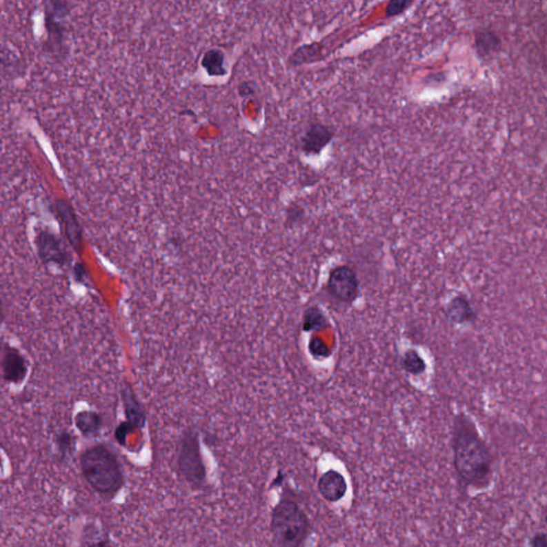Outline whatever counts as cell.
I'll use <instances>...</instances> for the list:
<instances>
[{"instance_id": "8992f818", "label": "cell", "mask_w": 547, "mask_h": 547, "mask_svg": "<svg viewBox=\"0 0 547 547\" xmlns=\"http://www.w3.org/2000/svg\"><path fill=\"white\" fill-rule=\"evenodd\" d=\"M357 272L348 266H340L330 272L327 289L335 299L344 303H352L359 294Z\"/></svg>"}, {"instance_id": "2e32d148", "label": "cell", "mask_w": 547, "mask_h": 547, "mask_svg": "<svg viewBox=\"0 0 547 547\" xmlns=\"http://www.w3.org/2000/svg\"><path fill=\"white\" fill-rule=\"evenodd\" d=\"M320 43H311V44H306V46H301L297 48L293 54L290 56L289 63L293 67H299L301 64L309 63V62L315 61L319 59L321 56Z\"/></svg>"}, {"instance_id": "4316f807", "label": "cell", "mask_w": 547, "mask_h": 547, "mask_svg": "<svg viewBox=\"0 0 547 547\" xmlns=\"http://www.w3.org/2000/svg\"><path fill=\"white\" fill-rule=\"evenodd\" d=\"M3 348H5V346H3L1 339H0V352H3Z\"/></svg>"}, {"instance_id": "6da1fadb", "label": "cell", "mask_w": 547, "mask_h": 547, "mask_svg": "<svg viewBox=\"0 0 547 547\" xmlns=\"http://www.w3.org/2000/svg\"><path fill=\"white\" fill-rule=\"evenodd\" d=\"M451 446L459 480L476 490L488 488L493 479V459L474 422L464 412L455 416Z\"/></svg>"}, {"instance_id": "9a60e30c", "label": "cell", "mask_w": 547, "mask_h": 547, "mask_svg": "<svg viewBox=\"0 0 547 547\" xmlns=\"http://www.w3.org/2000/svg\"><path fill=\"white\" fill-rule=\"evenodd\" d=\"M123 401L128 424L133 428H140L145 422V415L142 412L141 408H140L139 404L136 401L134 393L132 392L130 387L123 390Z\"/></svg>"}, {"instance_id": "5bb4252c", "label": "cell", "mask_w": 547, "mask_h": 547, "mask_svg": "<svg viewBox=\"0 0 547 547\" xmlns=\"http://www.w3.org/2000/svg\"><path fill=\"white\" fill-rule=\"evenodd\" d=\"M225 61L226 56L223 50L211 48L202 56L201 67L211 77H223L227 75Z\"/></svg>"}, {"instance_id": "e0dca14e", "label": "cell", "mask_w": 547, "mask_h": 547, "mask_svg": "<svg viewBox=\"0 0 547 547\" xmlns=\"http://www.w3.org/2000/svg\"><path fill=\"white\" fill-rule=\"evenodd\" d=\"M401 366L403 370L412 375H424L426 370V364L424 358L421 357L414 348H410L401 357Z\"/></svg>"}, {"instance_id": "603a6c76", "label": "cell", "mask_w": 547, "mask_h": 547, "mask_svg": "<svg viewBox=\"0 0 547 547\" xmlns=\"http://www.w3.org/2000/svg\"><path fill=\"white\" fill-rule=\"evenodd\" d=\"M529 545L530 547H547L546 533L544 531H541V533L533 535Z\"/></svg>"}, {"instance_id": "484cf974", "label": "cell", "mask_w": 547, "mask_h": 547, "mask_svg": "<svg viewBox=\"0 0 547 547\" xmlns=\"http://www.w3.org/2000/svg\"><path fill=\"white\" fill-rule=\"evenodd\" d=\"M5 320V307H3V299L0 297V324Z\"/></svg>"}, {"instance_id": "44dd1931", "label": "cell", "mask_w": 547, "mask_h": 547, "mask_svg": "<svg viewBox=\"0 0 547 547\" xmlns=\"http://www.w3.org/2000/svg\"><path fill=\"white\" fill-rule=\"evenodd\" d=\"M309 350H310V353L312 354L315 357L318 358L328 357L330 353H332L330 348L325 344L322 339L317 338V337H315V338L311 340Z\"/></svg>"}, {"instance_id": "ffe728a7", "label": "cell", "mask_w": 547, "mask_h": 547, "mask_svg": "<svg viewBox=\"0 0 547 547\" xmlns=\"http://www.w3.org/2000/svg\"><path fill=\"white\" fill-rule=\"evenodd\" d=\"M412 1L410 0H392L387 5L386 17H395L406 12L408 8L412 7Z\"/></svg>"}, {"instance_id": "d4e9b609", "label": "cell", "mask_w": 547, "mask_h": 547, "mask_svg": "<svg viewBox=\"0 0 547 547\" xmlns=\"http://www.w3.org/2000/svg\"><path fill=\"white\" fill-rule=\"evenodd\" d=\"M239 95L242 97H248V95H254V89L251 88L250 86L247 85L246 83L241 85L239 89Z\"/></svg>"}, {"instance_id": "7402d4cb", "label": "cell", "mask_w": 547, "mask_h": 547, "mask_svg": "<svg viewBox=\"0 0 547 547\" xmlns=\"http://www.w3.org/2000/svg\"><path fill=\"white\" fill-rule=\"evenodd\" d=\"M132 428L133 426H130V424H122L117 428L115 436H116L117 441L120 445L123 446L126 444V436L132 431Z\"/></svg>"}, {"instance_id": "30bf717a", "label": "cell", "mask_w": 547, "mask_h": 547, "mask_svg": "<svg viewBox=\"0 0 547 547\" xmlns=\"http://www.w3.org/2000/svg\"><path fill=\"white\" fill-rule=\"evenodd\" d=\"M348 488L346 477L335 469L324 473L318 481L319 492L327 501L337 502L341 500L348 493Z\"/></svg>"}, {"instance_id": "ac0fdd59", "label": "cell", "mask_w": 547, "mask_h": 547, "mask_svg": "<svg viewBox=\"0 0 547 547\" xmlns=\"http://www.w3.org/2000/svg\"><path fill=\"white\" fill-rule=\"evenodd\" d=\"M54 444L61 459H67L75 451L76 437L72 432L61 431L54 437Z\"/></svg>"}, {"instance_id": "9c48e42d", "label": "cell", "mask_w": 547, "mask_h": 547, "mask_svg": "<svg viewBox=\"0 0 547 547\" xmlns=\"http://www.w3.org/2000/svg\"><path fill=\"white\" fill-rule=\"evenodd\" d=\"M56 210L70 245L76 252H81L83 248V230L73 208L69 202L60 199L56 202Z\"/></svg>"}, {"instance_id": "3957f363", "label": "cell", "mask_w": 547, "mask_h": 547, "mask_svg": "<svg viewBox=\"0 0 547 547\" xmlns=\"http://www.w3.org/2000/svg\"><path fill=\"white\" fill-rule=\"evenodd\" d=\"M270 529L279 547H301L310 531V523L297 502L282 500L272 511Z\"/></svg>"}, {"instance_id": "7c38bea8", "label": "cell", "mask_w": 547, "mask_h": 547, "mask_svg": "<svg viewBox=\"0 0 547 547\" xmlns=\"http://www.w3.org/2000/svg\"><path fill=\"white\" fill-rule=\"evenodd\" d=\"M475 46L481 58L490 57L501 50V38L492 29L479 28L475 31Z\"/></svg>"}, {"instance_id": "5b68a950", "label": "cell", "mask_w": 547, "mask_h": 547, "mask_svg": "<svg viewBox=\"0 0 547 547\" xmlns=\"http://www.w3.org/2000/svg\"><path fill=\"white\" fill-rule=\"evenodd\" d=\"M179 468L185 479L195 486H200L206 479V468L200 455L196 436H185L181 445Z\"/></svg>"}, {"instance_id": "277c9868", "label": "cell", "mask_w": 547, "mask_h": 547, "mask_svg": "<svg viewBox=\"0 0 547 547\" xmlns=\"http://www.w3.org/2000/svg\"><path fill=\"white\" fill-rule=\"evenodd\" d=\"M37 252L44 264L67 266L72 262V255L63 239L48 230L38 231L36 235Z\"/></svg>"}, {"instance_id": "cb8c5ba5", "label": "cell", "mask_w": 547, "mask_h": 547, "mask_svg": "<svg viewBox=\"0 0 547 547\" xmlns=\"http://www.w3.org/2000/svg\"><path fill=\"white\" fill-rule=\"evenodd\" d=\"M74 276H75L76 281L81 282L86 279V270L83 264H75V266H74Z\"/></svg>"}, {"instance_id": "7a4b0ae2", "label": "cell", "mask_w": 547, "mask_h": 547, "mask_svg": "<svg viewBox=\"0 0 547 547\" xmlns=\"http://www.w3.org/2000/svg\"><path fill=\"white\" fill-rule=\"evenodd\" d=\"M81 468L89 486L101 495H115L121 488V469L114 453L104 446H95L83 451Z\"/></svg>"}, {"instance_id": "d6986e66", "label": "cell", "mask_w": 547, "mask_h": 547, "mask_svg": "<svg viewBox=\"0 0 547 547\" xmlns=\"http://www.w3.org/2000/svg\"><path fill=\"white\" fill-rule=\"evenodd\" d=\"M326 324L325 319L320 309L317 307L308 309L305 313V322H304V330H311L319 327H324Z\"/></svg>"}, {"instance_id": "ba28073f", "label": "cell", "mask_w": 547, "mask_h": 547, "mask_svg": "<svg viewBox=\"0 0 547 547\" xmlns=\"http://www.w3.org/2000/svg\"><path fill=\"white\" fill-rule=\"evenodd\" d=\"M335 130L332 126L312 122L306 128L301 138V149L307 155H319L334 139Z\"/></svg>"}, {"instance_id": "8fae6325", "label": "cell", "mask_w": 547, "mask_h": 547, "mask_svg": "<svg viewBox=\"0 0 547 547\" xmlns=\"http://www.w3.org/2000/svg\"><path fill=\"white\" fill-rule=\"evenodd\" d=\"M445 315L449 322L455 325L474 323L478 318L474 306L464 294H459L450 299L446 306Z\"/></svg>"}, {"instance_id": "52a82bcc", "label": "cell", "mask_w": 547, "mask_h": 547, "mask_svg": "<svg viewBox=\"0 0 547 547\" xmlns=\"http://www.w3.org/2000/svg\"><path fill=\"white\" fill-rule=\"evenodd\" d=\"M0 358L1 375L9 384L21 385L28 375L29 364L17 348L5 346Z\"/></svg>"}, {"instance_id": "4fadbf2b", "label": "cell", "mask_w": 547, "mask_h": 547, "mask_svg": "<svg viewBox=\"0 0 547 547\" xmlns=\"http://www.w3.org/2000/svg\"><path fill=\"white\" fill-rule=\"evenodd\" d=\"M76 428L85 437H95L102 429L103 419L100 414L92 410H81L74 418Z\"/></svg>"}]
</instances>
